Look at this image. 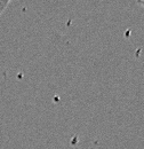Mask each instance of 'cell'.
Segmentation results:
<instances>
[{
  "instance_id": "6da1fadb",
  "label": "cell",
  "mask_w": 144,
  "mask_h": 149,
  "mask_svg": "<svg viewBox=\"0 0 144 149\" xmlns=\"http://www.w3.org/2000/svg\"><path fill=\"white\" fill-rule=\"evenodd\" d=\"M9 3H10L9 0H0V16L2 15V13H3L5 9L8 7Z\"/></svg>"
},
{
  "instance_id": "7a4b0ae2",
  "label": "cell",
  "mask_w": 144,
  "mask_h": 149,
  "mask_svg": "<svg viewBox=\"0 0 144 149\" xmlns=\"http://www.w3.org/2000/svg\"><path fill=\"white\" fill-rule=\"evenodd\" d=\"M138 5H141V6H143V7H144V0H141V1H138Z\"/></svg>"
}]
</instances>
